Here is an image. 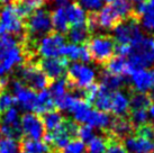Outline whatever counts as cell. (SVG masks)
Segmentation results:
<instances>
[{
    "label": "cell",
    "instance_id": "6da1fadb",
    "mask_svg": "<svg viewBox=\"0 0 154 153\" xmlns=\"http://www.w3.org/2000/svg\"><path fill=\"white\" fill-rule=\"evenodd\" d=\"M154 63V37H143L138 43L131 45L127 67L128 74L138 69H144Z\"/></svg>",
    "mask_w": 154,
    "mask_h": 153
},
{
    "label": "cell",
    "instance_id": "7a4b0ae2",
    "mask_svg": "<svg viewBox=\"0 0 154 153\" xmlns=\"http://www.w3.org/2000/svg\"><path fill=\"white\" fill-rule=\"evenodd\" d=\"M86 46L91 60L97 64L105 65L115 54L116 42L110 35H94L88 39Z\"/></svg>",
    "mask_w": 154,
    "mask_h": 153
},
{
    "label": "cell",
    "instance_id": "3957f363",
    "mask_svg": "<svg viewBox=\"0 0 154 153\" xmlns=\"http://www.w3.org/2000/svg\"><path fill=\"white\" fill-rule=\"evenodd\" d=\"M25 23L26 38L33 43L38 42V38L52 32L51 14L45 9H38L27 18Z\"/></svg>",
    "mask_w": 154,
    "mask_h": 153
},
{
    "label": "cell",
    "instance_id": "277c9868",
    "mask_svg": "<svg viewBox=\"0 0 154 153\" xmlns=\"http://www.w3.org/2000/svg\"><path fill=\"white\" fill-rule=\"evenodd\" d=\"M68 89L71 91L77 89H86L88 86L92 85L94 80V71L89 67L81 63H73L68 69Z\"/></svg>",
    "mask_w": 154,
    "mask_h": 153
},
{
    "label": "cell",
    "instance_id": "5b68a950",
    "mask_svg": "<svg viewBox=\"0 0 154 153\" xmlns=\"http://www.w3.org/2000/svg\"><path fill=\"white\" fill-rule=\"evenodd\" d=\"M0 25L4 27L6 32L13 34L22 43L26 39L25 23L16 14L13 4L6 5L0 10Z\"/></svg>",
    "mask_w": 154,
    "mask_h": 153
},
{
    "label": "cell",
    "instance_id": "8992f818",
    "mask_svg": "<svg viewBox=\"0 0 154 153\" xmlns=\"http://www.w3.org/2000/svg\"><path fill=\"white\" fill-rule=\"evenodd\" d=\"M65 45V37L57 32H51L37 42L36 54L46 58H57Z\"/></svg>",
    "mask_w": 154,
    "mask_h": 153
},
{
    "label": "cell",
    "instance_id": "52a82bcc",
    "mask_svg": "<svg viewBox=\"0 0 154 153\" xmlns=\"http://www.w3.org/2000/svg\"><path fill=\"white\" fill-rule=\"evenodd\" d=\"M37 67L51 81L63 78L68 71L69 60L65 58H46L37 61Z\"/></svg>",
    "mask_w": 154,
    "mask_h": 153
},
{
    "label": "cell",
    "instance_id": "ba28073f",
    "mask_svg": "<svg viewBox=\"0 0 154 153\" xmlns=\"http://www.w3.org/2000/svg\"><path fill=\"white\" fill-rule=\"evenodd\" d=\"M20 125H22L23 134H25L26 139L39 141L41 139H43L46 133L41 116L36 114L32 113L24 114L20 120Z\"/></svg>",
    "mask_w": 154,
    "mask_h": 153
},
{
    "label": "cell",
    "instance_id": "9c48e42d",
    "mask_svg": "<svg viewBox=\"0 0 154 153\" xmlns=\"http://www.w3.org/2000/svg\"><path fill=\"white\" fill-rule=\"evenodd\" d=\"M13 91L15 100L24 111H34L37 101V94L34 90L26 87L19 80L13 81Z\"/></svg>",
    "mask_w": 154,
    "mask_h": 153
},
{
    "label": "cell",
    "instance_id": "30bf717a",
    "mask_svg": "<svg viewBox=\"0 0 154 153\" xmlns=\"http://www.w3.org/2000/svg\"><path fill=\"white\" fill-rule=\"evenodd\" d=\"M105 131L112 137L123 141L127 136L132 135L134 133V127H133L132 123L129 122L128 117L115 116L114 118L110 119L108 130H105Z\"/></svg>",
    "mask_w": 154,
    "mask_h": 153
},
{
    "label": "cell",
    "instance_id": "8fae6325",
    "mask_svg": "<svg viewBox=\"0 0 154 153\" xmlns=\"http://www.w3.org/2000/svg\"><path fill=\"white\" fill-rule=\"evenodd\" d=\"M131 82L135 91L145 94L146 91L154 89V70L147 71L145 69L135 70L131 74Z\"/></svg>",
    "mask_w": 154,
    "mask_h": 153
},
{
    "label": "cell",
    "instance_id": "7c38bea8",
    "mask_svg": "<svg viewBox=\"0 0 154 153\" xmlns=\"http://www.w3.org/2000/svg\"><path fill=\"white\" fill-rule=\"evenodd\" d=\"M126 151L129 153H154V142L135 134L122 141Z\"/></svg>",
    "mask_w": 154,
    "mask_h": 153
},
{
    "label": "cell",
    "instance_id": "4fadbf2b",
    "mask_svg": "<svg viewBox=\"0 0 154 153\" xmlns=\"http://www.w3.org/2000/svg\"><path fill=\"white\" fill-rule=\"evenodd\" d=\"M97 16L100 30H112L118 23L122 21V18L118 16L115 9L111 7V5L103 7L101 10L97 13Z\"/></svg>",
    "mask_w": 154,
    "mask_h": 153
},
{
    "label": "cell",
    "instance_id": "5bb4252c",
    "mask_svg": "<svg viewBox=\"0 0 154 153\" xmlns=\"http://www.w3.org/2000/svg\"><path fill=\"white\" fill-rule=\"evenodd\" d=\"M115 116L128 117L129 114V98L122 91H115L111 94V108Z\"/></svg>",
    "mask_w": 154,
    "mask_h": 153
},
{
    "label": "cell",
    "instance_id": "9a60e30c",
    "mask_svg": "<svg viewBox=\"0 0 154 153\" xmlns=\"http://www.w3.org/2000/svg\"><path fill=\"white\" fill-rule=\"evenodd\" d=\"M14 8L15 11L23 20L25 18H28L34 14L36 10L41 9L43 6V1L42 0H15L14 1Z\"/></svg>",
    "mask_w": 154,
    "mask_h": 153
},
{
    "label": "cell",
    "instance_id": "2e32d148",
    "mask_svg": "<svg viewBox=\"0 0 154 153\" xmlns=\"http://www.w3.org/2000/svg\"><path fill=\"white\" fill-rule=\"evenodd\" d=\"M83 124L90 125L92 127H98L101 128L103 131L108 130L109 127V124H110V117L108 116L107 113H103V111H99L97 109H91L88 111L85 122Z\"/></svg>",
    "mask_w": 154,
    "mask_h": 153
},
{
    "label": "cell",
    "instance_id": "e0dca14e",
    "mask_svg": "<svg viewBox=\"0 0 154 153\" xmlns=\"http://www.w3.org/2000/svg\"><path fill=\"white\" fill-rule=\"evenodd\" d=\"M65 14H66V17H68L69 25H82V24L86 23V10L82 8L78 2H71L69 5L65 8Z\"/></svg>",
    "mask_w": 154,
    "mask_h": 153
},
{
    "label": "cell",
    "instance_id": "ac0fdd59",
    "mask_svg": "<svg viewBox=\"0 0 154 153\" xmlns=\"http://www.w3.org/2000/svg\"><path fill=\"white\" fill-rule=\"evenodd\" d=\"M129 111H147L151 106V99L147 94L138 92L134 89H129Z\"/></svg>",
    "mask_w": 154,
    "mask_h": 153
},
{
    "label": "cell",
    "instance_id": "d6986e66",
    "mask_svg": "<svg viewBox=\"0 0 154 153\" xmlns=\"http://www.w3.org/2000/svg\"><path fill=\"white\" fill-rule=\"evenodd\" d=\"M103 67H105V71L110 74H115V76L128 74L127 61L123 56H112Z\"/></svg>",
    "mask_w": 154,
    "mask_h": 153
},
{
    "label": "cell",
    "instance_id": "ffe728a7",
    "mask_svg": "<svg viewBox=\"0 0 154 153\" xmlns=\"http://www.w3.org/2000/svg\"><path fill=\"white\" fill-rule=\"evenodd\" d=\"M52 111H55V105H54V101H53L50 92L46 89L39 91L37 95V101H36V106L34 108V113L38 115L45 114V113Z\"/></svg>",
    "mask_w": 154,
    "mask_h": 153
},
{
    "label": "cell",
    "instance_id": "44dd1931",
    "mask_svg": "<svg viewBox=\"0 0 154 153\" xmlns=\"http://www.w3.org/2000/svg\"><path fill=\"white\" fill-rule=\"evenodd\" d=\"M51 21L52 27H54L57 33L64 34L68 33L69 30V21L66 14H65V8H55L51 14Z\"/></svg>",
    "mask_w": 154,
    "mask_h": 153
},
{
    "label": "cell",
    "instance_id": "7402d4cb",
    "mask_svg": "<svg viewBox=\"0 0 154 153\" xmlns=\"http://www.w3.org/2000/svg\"><path fill=\"white\" fill-rule=\"evenodd\" d=\"M68 38L71 44H85L90 38V33L86 24L72 26L68 30Z\"/></svg>",
    "mask_w": 154,
    "mask_h": 153
},
{
    "label": "cell",
    "instance_id": "603a6c76",
    "mask_svg": "<svg viewBox=\"0 0 154 153\" xmlns=\"http://www.w3.org/2000/svg\"><path fill=\"white\" fill-rule=\"evenodd\" d=\"M41 118H42L46 133H51L53 131H55L56 128L60 127L61 124L63 123L65 119L59 111H52L45 113Z\"/></svg>",
    "mask_w": 154,
    "mask_h": 153
},
{
    "label": "cell",
    "instance_id": "cb8c5ba5",
    "mask_svg": "<svg viewBox=\"0 0 154 153\" xmlns=\"http://www.w3.org/2000/svg\"><path fill=\"white\" fill-rule=\"evenodd\" d=\"M111 94L109 90H107L105 87L101 85H99V90L98 95L94 99V101L92 102L94 107L97 108V111H103V113H108L110 111L111 108Z\"/></svg>",
    "mask_w": 154,
    "mask_h": 153
},
{
    "label": "cell",
    "instance_id": "d4e9b609",
    "mask_svg": "<svg viewBox=\"0 0 154 153\" xmlns=\"http://www.w3.org/2000/svg\"><path fill=\"white\" fill-rule=\"evenodd\" d=\"M101 83L100 85L105 87L110 92H115L117 89L122 88L124 83L126 82L124 76H115V74H110V73L103 71L101 73Z\"/></svg>",
    "mask_w": 154,
    "mask_h": 153
},
{
    "label": "cell",
    "instance_id": "484cf974",
    "mask_svg": "<svg viewBox=\"0 0 154 153\" xmlns=\"http://www.w3.org/2000/svg\"><path fill=\"white\" fill-rule=\"evenodd\" d=\"M20 145H22V150L27 153H51V148L42 141L23 137L20 141Z\"/></svg>",
    "mask_w": 154,
    "mask_h": 153
},
{
    "label": "cell",
    "instance_id": "4316f807",
    "mask_svg": "<svg viewBox=\"0 0 154 153\" xmlns=\"http://www.w3.org/2000/svg\"><path fill=\"white\" fill-rule=\"evenodd\" d=\"M20 41L17 37H15L14 35L4 34L0 36V62L5 59V56L8 54V52L13 47L17 46L18 44H20Z\"/></svg>",
    "mask_w": 154,
    "mask_h": 153
},
{
    "label": "cell",
    "instance_id": "83f0119b",
    "mask_svg": "<svg viewBox=\"0 0 154 153\" xmlns=\"http://www.w3.org/2000/svg\"><path fill=\"white\" fill-rule=\"evenodd\" d=\"M107 143L108 139L105 134H103L101 136H94L88 143L87 153H106Z\"/></svg>",
    "mask_w": 154,
    "mask_h": 153
},
{
    "label": "cell",
    "instance_id": "f1b7e54d",
    "mask_svg": "<svg viewBox=\"0 0 154 153\" xmlns=\"http://www.w3.org/2000/svg\"><path fill=\"white\" fill-rule=\"evenodd\" d=\"M111 7L115 9V11L118 14V16L122 18V20L126 19L133 14V6L131 0H115Z\"/></svg>",
    "mask_w": 154,
    "mask_h": 153
},
{
    "label": "cell",
    "instance_id": "f546056e",
    "mask_svg": "<svg viewBox=\"0 0 154 153\" xmlns=\"http://www.w3.org/2000/svg\"><path fill=\"white\" fill-rule=\"evenodd\" d=\"M50 95L53 100H55L57 98H60L61 96H63L64 94L68 92V82L65 78H60L57 80L53 81L50 86Z\"/></svg>",
    "mask_w": 154,
    "mask_h": 153
},
{
    "label": "cell",
    "instance_id": "4dcf8cb0",
    "mask_svg": "<svg viewBox=\"0 0 154 153\" xmlns=\"http://www.w3.org/2000/svg\"><path fill=\"white\" fill-rule=\"evenodd\" d=\"M22 151L20 142L13 139L0 140V153H19Z\"/></svg>",
    "mask_w": 154,
    "mask_h": 153
},
{
    "label": "cell",
    "instance_id": "1f68e13d",
    "mask_svg": "<svg viewBox=\"0 0 154 153\" xmlns=\"http://www.w3.org/2000/svg\"><path fill=\"white\" fill-rule=\"evenodd\" d=\"M128 119L129 122L132 123L134 130H135L138 126L147 123V119H149L147 111H143V109H140V111H129Z\"/></svg>",
    "mask_w": 154,
    "mask_h": 153
},
{
    "label": "cell",
    "instance_id": "d6a6232c",
    "mask_svg": "<svg viewBox=\"0 0 154 153\" xmlns=\"http://www.w3.org/2000/svg\"><path fill=\"white\" fill-rule=\"evenodd\" d=\"M103 133L106 135V137L108 139L106 153H127V151L125 150V148H124V145H123V142H122V141L117 140V139H115V137L110 136L107 132H105V131H103Z\"/></svg>",
    "mask_w": 154,
    "mask_h": 153
},
{
    "label": "cell",
    "instance_id": "836d02e7",
    "mask_svg": "<svg viewBox=\"0 0 154 153\" xmlns=\"http://www.w3.org/2000/svg\"><path fill=\"white\" fill-rule=\"evenodd\" d=\"M80 51H81V46L75 45V44H68L63 46L61 51V55H63V58L65 56L66 60L77 61L80 59Z\"/></svg>",
    "mask_w": 154,
    "mask_h": 153
},
{
    "label": "cell",
    "instance_id": "e575fe53",
    "mask_svg": "<svg viewBox=\"0 0 154 153\" xmlns=\"http://www.w3.org/2000/svg\"><path fill=\"white\" fill-rule=\"evenodd\" d=\"M14 104H16V100H15V97L13 95L7 92V90L1 91L0 92V116L7 109L11 108Z\"/></svg>",
    "mask_w": 154,
    "mask_h": 153
},
{
    "label": "cell",
    "instance_id": "d590c367",
    "mask_svg": "<svg viewBox=\"0 0 154 153\" xmlns=\"http://www.w3.org/2000/svg\"><path fill=\"white\" fill-rule=\"evenodd\" d=\"M77 136L79 137V140L82 141V142L85 143V142L91 141L96 135H94V130L92 126L87 125V124H83V125L79 126V128H78Z\"/></svg>",
    "mask_w": 154,
    "mask_h": 153
},
{
    "label": "cell",
    "instance_id": "8d00e7d4",
    "mask_svg": "<svg viewBox=\"0 0 154 153\" xmlns=\"http://www.w3.org/2000/svg\"><path fill=\"white\" fill-rule=\"evenodd\" d=\"M86 145L80 140H73L59 153H85Z\"/></svg>",
    "mask_w": 154,
    "mask_h": 153
},
{
    "label": "cell",
    "instance_id": "74e56055",
    "mask_svg": "<svg viewBox=\"0 0 154 153\" xmlns=\"http://www.w3.org/2000/svg\"><path fill=\"white\" fill-rule=\"evenodd\" d=\"M78 4L83 9L89 10L90 13H97L103 8V0H78Z\"/></svg>",
    "mask_w": 154,
    "mask_h": 153
},
{
    "label": "cell",
    "instance_id": "f35d334b",
    "mask_svg": "<svg viewBox=\"0 0 154 153\" xmlns=\"http://www.w3.org/2000/svg\"><path fill=\"white\" fill-rule=\"evenodd\" d=\"M138 23H141L142 27L147 32H154V13L150 9L147 13L138 17Z\"/></svg>",
    "mask_w": 154,
    "mask_h": 153
},
{
    "label": "cell",
    "instance_id": "ab89813d",
    "mask_svg": "<svg viewBox=\"0 0 154 153\" xmlns=\"http://www.w3.org/2000/svg\"><path fill=\"white\" fill-rule=\"evenodd\" d=\"M87 23V28L89 30V33H94L97 32L99 28V24H98V16H97V13H90L88 16H87L86 19Z\"/></svg>",
    "mask_w": 154,
    "mask_h": 153
},
{
    "label": "cell",
    "instance_id": "60d3db41",
    "mask_svg": "<svg viewBox=\"0 0 154 153\" xmlns=\"http://www.w3.org/2000/svg\"><path fill=\"white\" fill-rule=\"evenodd\" d=\"M131 52V45L129 44H117L115 46V53L118 54V56H127Z\"/></svg>",
    "mask_w": 154,
    "mask_h": 153
},
{
    "label": "cell",
    "instance_id": "b9f144b4",
    "mask_svg": "<svg viewBox=\"0 0 154 153\" xmlns=\"http://www.w3.org/2000/svg\"><path fill=\"white\" fill-rule=\"evenodd\" d=\"M80 61H82L83 63H89L91 61V56H90V53L87 48L86 44L85 45H81V51H80Z\"/></svg>",
    "mask_w": 154,
    "mask_h": 153
},
{
    "label": "cell",
    "instance_id": "7bdbcfd3",
    "mask_svg": "<svg viewBox=\"0 0 154 153\" xmlns=\"http://www.w3.org/2000/svg\"><path fill=\"white\" fill-rule=\"evenodd\" d=\"M70 4V0H53V6L55 8H66Z\"/></svg>",
    "mask_w": 154,
    "mask_h": 153
},
{
    "label": "cell",
    "instance_id": "ee69618b",
    "mask_svg": "<svg viewBox=\"0 0 154 153\" xmlns=\"http://www.w3.org/2000/svg\"><path fill=\"white\" fill-rule=\"evenodd\" d=\"M150 116L152 117V119H153V123H154V104L150 106ZM153 125H154V124H153Z\"/></svg>",
    "mask_w": 154,
    "mask_h": 153
},
{
    "label": "cell",
    "instance_id": "f6af8a7d",
    "mask_svg": "<svg viewBox=\"0 0 154 153\" xmlns=\"http://www.w3.org/2000/svg\"><path fill=\"white\" fill-rule=\"evenodd\" d=\"M14 1H15V0H0L1 4H6V5L10 4V2H14Z\"/></svg>",
    "mask_w": 154,
    "mask_h": 153
},
{
    "label": "cell",
    "instance_id": "bcb514c9",
    "mask_svg": "<svg viewBox=\"0 0 154 153\" xmlns=\"http://www.w3.org/2000/svg\"><path fill=\"white\" fill-rule=\"evenodd\" d=\"M133 1H135L136 4H141V2H146L147 0H133Z\"/></svg>",
    "mask_w": 154,
    "mask_h": 153
},
{
    "label": "cell",
    "instance_id": "7dc6e473",
    "mask_svg": "<svg viewBox=\"0 0 154 153\" xmlns=\"http://www.w3.org/2000/svg\"><path fill=\"white\" fill-rule=\"evenodd\" d=\"M1 135H2V134H1V131H0V139H1Z\"/></svg>",
    "mask_w": 154,
    "mask_h": 153
},
{
    "label": "cell",
    "instance_id": "c3c4849f",
    "mask_svg": "<svg viewBox=\"0 0 154 153\" xmlns=\"http://www.w3.org/2000/svg\"><path fill=\"white\" fill-rule=\"evenodd\" d=\"M22 153H27V152H22Z\"/></svg>",
    "mask_w": 154,
    "mask_h": 153
},
{
    "label": "cell",
    "instance_id": "681fc988",
    "mask_svg": "<svg viewBox=\"0 0 154 153\" xmlns=\"http://www.w3.org/2000/svg\"><path fill=\"white\" fill-rule=\"evenodd\" d=\"M42 1H43V0H42Z\"/></svg>",
    "mask_w": 154,
    "mask_h": 153
}]
</instances>
